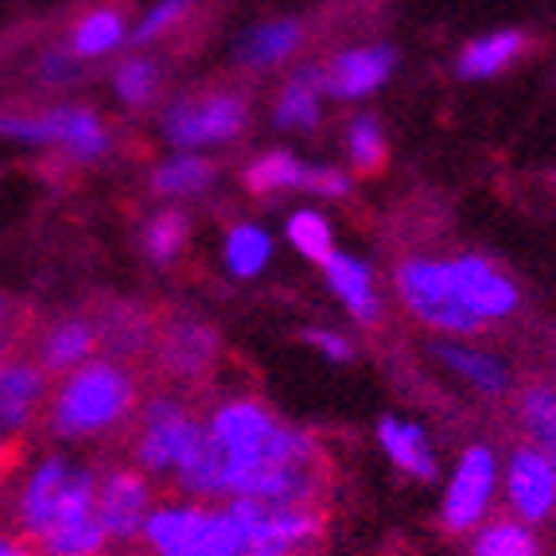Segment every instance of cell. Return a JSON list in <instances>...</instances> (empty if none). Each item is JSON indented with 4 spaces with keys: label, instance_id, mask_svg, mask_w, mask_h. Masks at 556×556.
<instances>
[{
    "label": "cell",
    "instance_id": "16",
    "mask_svg": "<svg viewBox=\"0 0 556 556\" xmlns=\"http://www.w3.org/2000/svg\"><path fill=\"white\" fill-rule=\"evenodd\" d=\"M93 351H98L93 319L90 316H63L39 331L36 354H31V358H36L47 374H71V370H78L83 362H90Z\"/></svg>",
    "mask_w": 556,
    "mask_h": 556
},
{
    "label": "cell",
    "instance_id": "17",
    "mask_svg": "<svg viewBox=\"0 0 556 556\" xmlns=\"http://www.w3.org/2000/svg\"><path fill=\"white\" fill-rule=\"evenodd\" d=\"M393 71V51L390 47H362V51H346L339 55L324 75V90L334 98H362V93L378 90Z\"/></svg>",
    "mask_w": 556,
    "mask_h": 556
},
{
    "label": "cell",
    "instance_id": "25",
    "mask_svg": "<svg viewBox=\"0 0 556 556\" xmlns=\"http://www.w3.org/2000/svg\"><path fill=\"white\" fill-rule=\"evenodd\" d=\"M521 47H526V39H521L518 31H494V36L475 39V43L464 47V55H459V75L464 78L498 75L502 66L510 63Z\"/></svg>",
    "mask_w": 556,
    "mask_h": 556
},
{
    "label": "cell",
    "instance_id": "41",
    "mask_svg": "<svg viewBox=\"0 0 556 556\" xmlns=\"http://www.w3.org/2000/svg\"><path fill=\"white\" fill-rule=\"evenodd\" d=\"M0 556H36V548L20 538L16 529H0Z\"/></svg>",
    "mask_w": 556,
    "mask_h": 556
},
{
    "label": "cell",
    "instance_id": "21",
    "mask_svg": "<svg viewBox=\"0 0 556 556\" xmlns=\"http://www.w3.org/2000/svg\"><path fill=\"white\" fill-rule=\"evenodd\" d=\"M125 43V16L117 9H90L71 28V55L102 59Z\"/></svg>",
    "mask_w": 556,
    "mask_h": 556
},
{
    "label": "cell",
    "instance_id": "7",
    "mask_svg": "<svg viewBox=\"0 0 556 556\" xmlns=\"http://www.w3.org/2000/svg\"><path fill=\"white\" fill-rule=\"evenodd\" d=\"M245 125V102L238 93H206V98H184L167 105L164 137L176 149H203L238 137Z\"/></svg>",
    "mask_w": 556,
    "mask_h": 556
},
{
    "label": "cell",
    "instance_id": "34",
    "mask_svg": "<svg viewBox=\"0 0 556 556\" xmlns=\"http://www.w3.org/2000/svg\"><path fill=\"white\" fill-rule=\"evenodd\" d=\"M187 233H191V226H187L184 214L160 211L144 226V250H149L152 261H172L187 245Z\"/></svg>",
    "mask_w": 556,
    "mask_h": 556
},
{
    "label": "cell",
    "instance_id": "37",
    "mask_svg": "<svg viewBox=\"0 0 556 556\" xmlns=\"http://www.w3.org/2000/svg\"><path fill=\"white\" fill-rule=\"evenodd\" d=\"M24 324H28V316L20 312L16 300L0 292V354L16 351V343L24 339Z\"/></svg>",
    "mask_w": 556,
    "mask_h": 556
},
{
    "label": "cell",
    "instance_id": "27",
    "mask_svg": "<svg viewBox=\"0 0 556 556\" xmlns=\"http://www.w3.org/2000/svg\"><path fill=\"white\" fill-rule=\"evenodd\" d=\"M160 83H164V71H160L156 59H125V63L113 71V90H117V98L125 105H149L152 98H156Z\"/></svg>",
    "mask_w": 556,
    "mask_h": 556
},
{
    "label": "cell",
    "instance_id": "2",
    "mask_svg": "<svg viewBox=\"0 0 556 556\" xmlns=\"http://www.w3.org/2000/svg\"><path fill=\"white\" fill-rule=\"evenodd\" d=\"M206 432L226 447L230 459L245 464H316L319 455L316 440L300 428L280 425L257 401H230L214 408Z\"/></svg>",
    "mask_w": 556,
    "mask_h": 556
},
{
    "label": "cell",
    "instance_id": "32",
    "mask_svg": "<svg viewBox=\"0 0 556 556\" xmlns=\"http://www.w3.org/2000/svg\"><path fill=\"white\" fill-rule=\"evenodd\" d=\"M475 556H538V541L518 521H494L475 541Z\"/></svg>",
    "mask_w": 556,
    "mask_h": 556
},
{
    "label": "cell",
    "instance_id": "22",
    "mask_svg": "<svg viewBox=\"0 0 556 556\" xmlns=\"http://www.w3.org/2000/svg\"><path fill=\"white\" fill-rule=\"evenodd\" d=\"M521 425H526V437L533 444V452H541L548 464L556 467V390L548 386H529L521 393Z\"/></svg>",
    "mask_w": 556,
    "mask_h": 556
},
{
    "label": "cell",
    "instance_id": "8",
    "mask_svg": "<svg viewBox=\"0 0 556 556\" xmlns=\"http://www.w3.org/2000/svg\"><path fill=\"white\" fill-rule=\"evenodd\" d=\"M51 374L31 354H0V432L20 440L47 413Z\"/></svg>",
    "mask_w": 556,
    "mask_h": 556
},
{
    "label": "cell",
    "instance_id": "13",
    "mask_svg": "<svg viewBox=\"0 0 556 556\" xmlns=\"http://www.w3.org/2000/svg\"><path fill=\"white\" fill-rule=\"evenodd\" d=\"M71 471H75V464H71L66 455H47V459H39V464L28 471L24 486L16 491V502H12L16 533L24 541H31L39 529L47 526V518H51V510H55V502H59V494H63Z\"/></svg>",
    "mask_w": 556,
    "mask_h": 556
},
{
    "label": "cell",
    "instance_id": "14",
    "mask_svg": "<svg viewBox=\"0 0 556 556\" xmlns=\"http://www.w3.org/2000/svg\"><path fill=\"white\" fill-rule=\"evenodd\" d=\"M93 331H98V351L105 358L129 362L140 358L144 351L156 346V319L152 312L137 304H105L102 312H93Z\"/></svg>",
    "mask_w": 556,
    "mask_h": 556
},
{
    "label": "cell",
    "instance_id": "28",
    "mask_svg": "<svg viewBox=\"0 0 556 556\" xmlns=\"http://www.w3.org/2000/svg\"><path fill=\"white\" fill-rule=\"evenodd\" d=\"M324 83V75L316 71H304L296 75L292 83L285 86L277 102V121L280 125H292V129H307V125H316L319 121V98H316V86Z\"/></svg>",
    "mask_w": 556,
    "mask_h": 556
},
{
    "label": "cell",
    "instance_id": "11",
    "mask_svg": "<svg viewBox=\"0 0 556 556\" xmlns=\"http://www.w3.org/2000/svg\"><path fill=\"white\" fill-rule=\"evenodd\" d=\"M447 273H452V285L459 292L467 307H471L475 316L486 324V319H502L510 316L514 307H518V288L506 273H498L486 257H455L447 261Z\"/></svg>",
    "mask_w": 556,
    "mask_h": 556
},
{
    "label": "cell",
    "instance_id": "29",
    "mask_svg": "<svg viewBox=\"0 0 556 556\" xmlns=\"http://www.w3.org/2000/svg\"><path fill=\"white\" fill-rule=\"evenodd\" d=\"M440 358L452 366L459 378H467L471 386H479L482 393H502L506 390V366L494 358H486V354L479 351H467V346H437Z\"/></svg>",
    "mask_w": 556,
    "mask_h": 556
},
{
    "label": "cell",
    "instance_id": "12",
    "mask_svg": "<svg viewBox=\"0 0 556 556\" xmlns=\"http://www.w3.org/2000/svg\"><path fill=\"white\" fill-rule=\"evenodd\" d=\"M494 494V455L491 447H467L459 467H455V479L447 486V498H444V526L447 529H471L475 521L482 518L486 510V502Z\"/></svg>",
    "mask_w": 556,
    "mask_h": 556
},
{
    "label": "cell",
    "instance_id": "15",
    "mask_svg": "<svg viewBox=\"0 0 556 556\" xmlns=\"http://www.w3.org/2000/svg\"><path fill=\"white\" fill-rule=\"evenodd\" d=\"M514 510L526 521H545L556 510V467L533 447H518L510 455V475H506Z\"/></svg>",
    "mask_w": 556,
    "mask_h": 556
},
{
    "label": "cell",
    "instance_id": "43",
    "mask_svg": "<svg viewBox=\"0 0 556 556\" xmlns=\"http://www.w3.org/2000/svg\"><path fill=\"white\" fill-rule=\"evenodd\" d=\"M9 471H12V464H0V494H4V486H9Z\"/></svg>",
    "mask_w": 556,
    "mask_h": 556
},
{
    "label": "cell",
    "instance_id": "40",
    "mask_svg": "<svg viewBox=\"0 0 556 556\" xmlns=\"http://www.w3.org/2000/svg\"><path fill=\"white\" fill-rule=\"evenodd\" d=\"M304 339L312 346H319V351H324L327 358H334V362H346V358H351V346H346V339H339L334 331H307Z\"/></svg>",
    "mask_w": 556,
    "mask_h": 556
},
{
    "label": "cell",
    "instance_id": "38",
    "mask_svg": "<svg viewBox=\"0 0 556 556\" xmlns=\"http://www.w3.org/2000/svg\"><path fill=\"white\" fill-rule=\"evenodd\" d=\"M39 78H43L47 86H66L71 78H78V59L71 55V51H47L43 59H39Z\"/></svg>",
    "mask_w": 556,
    "mask_h": 556
},
{
    "label": "cell",
    "instance_id": "36",
    "mask_svg": "<svg viewBox=\"0 0 556 556\" xmlns=\"http://www.w3.org/2000/svg\"><path fill=\"white\" fill-rule=\"evenodd\" d=\"M191 4H195V0H160L156 9L140 20V28L132 31V43L144 47V43H152V39H160L167 28H176L179 20L191 12Z\"/></svg>",
    "mask_w": 556,
    "mask_h": 556
},
{
    "label": "cell",
    "instance_id": "30",
    "mask_svg": "<svg viewBox=\"0 0 556 556\" xmlns=\"http://www.w3.org/2000/svg\"><path fill=\"white\" fill-rule=\"evenodd\" d=\"M273 253L269 233L261 226H233L230 238H226V265H230L233 277H253V273L265 269V261Z\"/></svg>",
    "mask_w": 556,
    "mask_h": 556
},
{
    "label": "cell",
    "instance_id": "10",
    "mask_svg": "<svg viewBox=\"0 0 556 556\" xmlns=\"http://www.w3.org/2000/svg\"><path fill=\"white\" fill-rule=\"evenodd\" d=\"M156 358L172 378H203L218 358V334L195 316L156 319Z\"/></svg>",
    "mask_w": 556,
    "mask_h": 556
},
{
    "label": "cell",
    "instance_id": "35",
    "mask_svg": "<svg viewBox=\"0 0 556 556\" xmlns=\"http://www.w3.org/2000/svg\"><path fill=\"white\" fill-rule=\"evenodd\" d=\"M346 144H351V160H354V167H358L362 176H374V172H381V164H386V140H381L378 121H374V117L354 121Z\"/></svg>",
    "mask_w": 556,
    "mask_h": 556
},
{
    "label": "cell",
    "instance_id": "24",
    "mask_svg": "<svg viewBox=\"0 0 556 556\" xmlns=\"http://www.w3.org/2000/svg\"><path fill=\"white\" fill-rule=\"evenodd\" d=\"M296 47H300L296 20H273V24L257 28L245 43L238 47V59L245 66H273V63H285Z\"/></svg>",
    "mask_w": 556,
    "mask_h": 556
},
{
    "label": "cell",
    "instance_id": "23",
    "mask_svg": "<svg viewBox=\"0 0 556 556\" xmlns=\"http://www.w3.org/2000/svg\"><path fill=\"white\" fill-rule=\"evenodd\" d=\"M105 545H110V533L105 526L98 521V514L83 521H71L63 529H51L47 538H39L36 545V556H102Z\"/></svg>",
    "mask_w": 556,
    "mask_h": 556
},
{
    "label": "cell",
    "instance_id": "3",
    "mask_svg": "<svg viewBox=\"0 0 556 556\" xmlns=\"http://www.w3.org/2000/svg\"><path fill=\"white\" fill-rule=\"evenodd\" d=\"M140 538L152 556H238L241 526L230 510L160 506L144 518Z\"/></svg>",
    "mask_w": 556,
    "mask_h": 556
},
{
    "label": "cell",
    "instance_id": "26",
    "mask_svg": "<svg viewBox=\"0 0 556 556\" xmlns=\"http://www.w3.org/2000/svg\"><path fill=\"white\" fill-rule=\"evenodd\" d=\"M211 179H214V167L203 156H176L152 172V191L167 199H184L206 191Z\"/></svg>",
    "mask_w": 556,
    "mask_h": 556
},
{
    "label": "cell",
    "instance_id": "5",
    "mask_svg": "<svg viewBox=\"0 0 556 556\" xmlns=\"http://www.w3.org/2000/svg\"><path fill=\"white\" fill-rule=\"evenodd\" d=\"M397 292L405 300V307L420 324L437 327V331L452 334H479L482 319L475 316L471 307L459 300L447 273V261H405L397 269Z\"/></svg>",
    "mask_w": 556,
    "mask_h": 556
},
{
    "label": "cell",
    "instance_id": "31",
    "mask_svg": "<svg viewBox=\"0 0 556 556\" xmlns=\"http://www.w3.org/2000/svg\"><path fill=\"white\" fill-rule=\"evenodd\" d=\"M304 184V164L288 152H269L261 156L257 164L245 172V187L253 195H265V191H277V187H300Z\"/></svg>",
    "mask_w": 556,
    "mask_h": 556
},
{
    "label": "cell",
    "instance_id": "4",
    "mask_svg": "<svg viewBox=\"0 0 556 556\" xmlns=\"http://www.w3.org/2000/svg\"><path fill=\"white\" fill-rule=\"evenodd\" d=\"M0 137L47 144L66 152L78 164H93L110 152V132L102 117L83 105H51V110H9L0 113Z\"/></svg>",
    "mask_w": 556,
    "mask_h": 556
},
{
    "label": "cell",
    "instance_id": "6",
    "mask_svg": "<svg viewBox=\"0 0 556 556\" xmlns=\"http://www.w3.org/2000/svg\"><path fill=\"white\" fill-rule=\"evenodd\" d=\"M199 440H203V428H199V420L187 413L184 401L152 397V401H144V408H140L132 455H137L140 471L167 475V471H179V467H184V459L195 452Z\"/></svg>",
    "mask_w": 556,
    "mask_h": 556
},
{
    "label": "cell",
    "instance_id": "20",
    "mask_svg": "<svg viewBox=\"0 0 556 556\" xmlns=\"http://www.w3.org/2000/svg\"><path fill=\"white\" fill-rule=\"evenodd\" d=\"M226 471H230V455L203 428V440L179 467V486L191 494H203V498H214V494H226Z\"/></svg>",
    "mask_w": 556,
    "mask_h": 556
},
{
    "label": "cell",
    "instance_id": "33",
    "mask_svg": "<svg viewBox=\"0 0 556 556\" xmlns=\"http://www.w3.org/2000/svg\"><path fill=\"white\" fill-rule=\"evenodd\" d=\"M288 241H292V245H296L307 261H319V265H327V257L334 253L331 226H327V218H324V214H316V211H296V214H292V223H288Z\"/></svg>",
    "mask_w": 556,
    "mask_h": 556
},
{
    "label": "cell",
    "instance_id": "19",
    "mask_svg": "<svg viewBox=\"0 0 556 556\" xmlns=\"http://www.w3.org/2000/svg\"><path fill=\"white\" fill-rule=\"evenodd\" d=\"M378 440L381 447L390 452V459L408 471L413 479H437V459H432V447H428V437L417 425H405V420L386 417L378 425Z\"/></svg>",
    "mask_w": 556,
    "mask_h": 556
},
{
    "label": "cell",
    "instance_id": "1",
    "mask_svg": "<svg viewBox=\"0 0 556 556\" xmlns=\"http://www.w3.org/2000/svg\"><path fill=\"white\" fill-rule=\"evenodd\" d=\"M140 405L137 374L117 358L83 362L78 370L63 378L51 401H47V428L59 440H93L110 437L132 420Z\"/></svg>",
    "mask_w": 556,
    "mask_h": 556
},
{
    "label": "cell",
    "instance_id": "9",
    "mask_svg": "<svg viewBox=\"0 0 556 556\" xmlns=\"http://www.w3.org/2000/svg\"><path fill=\"white\" fill-rule=\"evenodd\" d=\"M93 510L105 533L117 541L137 538L144 529V518L152 514V486L149 479L132 467H113L98 475V494H93Z\"/></svg>",
    "mask_w": 556,
    "mask_h": 556
},
{
    "label": "cell",
    "instance_id": "39",
    "mask_svg": "<svg viewBox=\"0 0 556 556\" xmlns=\"http://www.w3.org/2000/svg\"><path fill=\"white\" fill-rule=\"evenodd\" d=\"M307 191H319V195H346L351 191V179L334 167H304V184Z\"/></svg>",
    "mask_w": 556,
    "mask_h": 556
},
{
    "label": "cell",
    "instance_id": "18",
    "mask_svg": "<svg viewBox=\"0 0 556 556\" xmlns=\"http://www.w3.org/2000/svg\"><path fill=\"white\" fill-rule=\"evenodd\" d=\"M324 269H327V280H331V288H334V296L346 304V312H351L362 327L378 324L381 304H378V296H374V285H370L366 265L354 261V257H346V253H331Z\"/></svg>",
    "mask_w": 556,
    "mask_h": 556
},
{
    "label": "cell",
    "instance_id": "42",
    "mask_svg": "<svg viewBox=\"0 0 556 556\" xmlns=\"http://www.w3.org/2000/svg\"><path fill=\"white\" fill-rule=\"evenodd\" d=\"M12 459H16V440L0 432V464H12Z\"/></svg>",
    "mask_w": 556,
    "mask_h": 556
}]
</instances>
